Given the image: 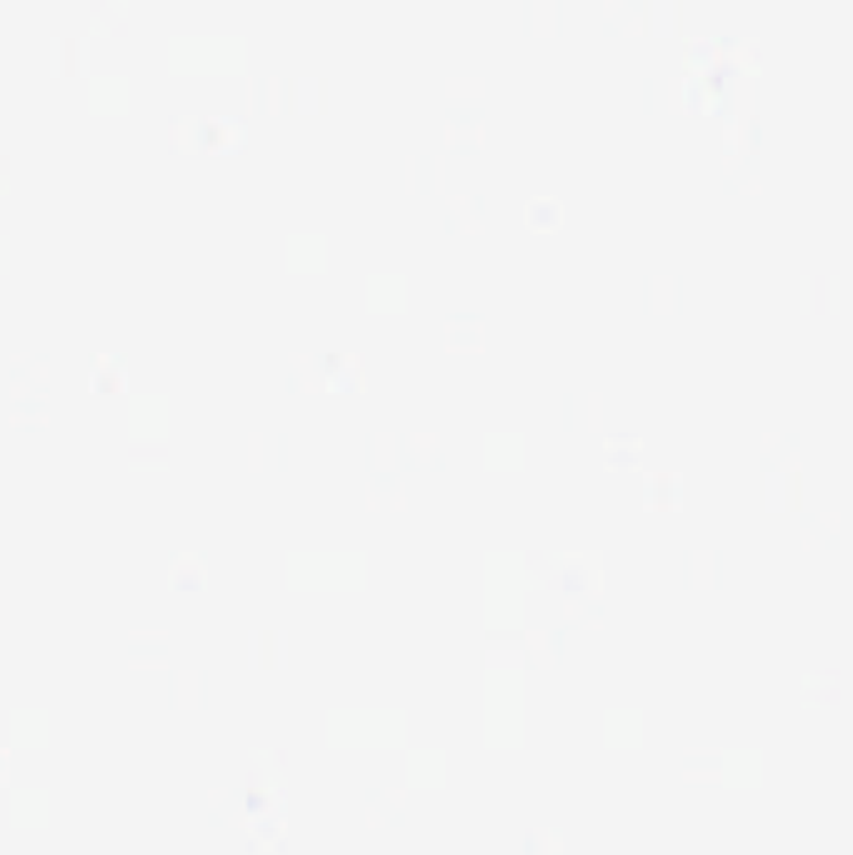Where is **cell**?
<instances>
[{"label":"cell","mask_w":853,"mask_h":855,"mask_svg":"<svg viewBox=\"0 0 853 855\" xmlns=\"http://www.w3.org/2000/svg\"><path fill=\"white\" fill-rule=\"evenodd\" d=\"M208 568L206 555L203 553H176L171 558V573H168V583L171 590H183V593H196V590L206 588Z\"/></svg>","instance_id":"1"},{"label":"cell","mask_w":853,"mask_h":855,"mask_svg":"<svg viewBox=\"0 0 853 855\" xmlns=\"http://www.w3.org/2000/svg\"><path fill=\"white\" fill-rule=\"evenodd\" d=\"M523 223L533 235H553L563 228V203L558 198H531L523 210Z\"/></svg>","instance_id":"2"},{"label":"cell","mask_w":853,"mask_h":855,"mask_svg":"<svg viewBox=\"0 0 853 855\" xmlns=\"http://www.w3.org/2000/svg\"><path fill=\"white\" fill-rule=\"evenodd\" d=\"M723 765H726V773H723V778H726V785H733V788H756L758 783H761V753H748V750H733V753H726V758H723Z\"/></svg>","instance_id":"3"},{"label":"cell","mask_w":853,"mask_h":855,"mask_svg":"<svg viewBox=\"0 0 853 855\" xmlns=\"http://www.w3.org/2000/svg\"><path fill=\"white\" fill-rule=\"evenodd\" d=\"M108 358H101L103 368H93V393H103V395H111V393H123L126 390V373H116L113 375L111 370H108Z\"/></svg>","instance_id":"4"},{"label":"cell","mask_w":853,"mask_h":855,"mask_svg":"<svg viewBox=\"0 0 853 855\" xmlns=\"http://www.w3.org/2000/svg\"><path fill=\"white\" fill-rule=\"evenodd\" d=\"M656 478V488H658V500H656V508L658 510H671V500H668V483H671V475L668 473H656L653 475Z\"/></svg>","instance_id":"5"},{"label":"cell","mask_w":853,"mask_h":855,"mask_svg":"<svg viewBox=\"0 0 853 855\" xmlns=\"http://www.w3.org/2000/svg\"><path fill=\"white\" fill-rule=\"evenodd\" d=\"M803 475L796 473L791 480V510H801V495H803Z\"/></svg>","instance_id":"6"}]
</instances>
